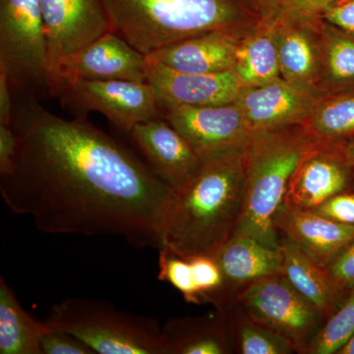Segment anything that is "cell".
Instances as JSON below:
<instances>
[{"mask_svg": "<svg viewBox=\"0 0 354 354\" xmlns=\"http://www.w3.org/2000/svg\"><path fill=\"white\" fill-rule=\"evenodd\" d=\"M227 310L228 330L232 348L242 354H290L295 353L290 342L251 318L236 302Z\"/></svg>", "mask_w": 354, "mask_h": 354, "instance_id": "obj_25", "label": "cell"}, {"mask_svg": "<svg viewBox=\"0 0 354 354\" xmlns=\"http://www.w3.org/2000/svg\"><path fill=\"white\" fill-rule=\"evenodd\" d=\"M337 0H283L277 12L264 22L272 26L314 24Z\"/></svg>", "mask_w": 354, "mask_h": 354, "instance_id": "obj_29", "label": "cell"}, {"mask_svg": "<svg viewBox=\"0 0 354 354\" xmlns=\"http://www.w3.org/2000/svg\"><path fill=\"white\" fill-rule=\"evenodd\" d=\"M162 116L202 158L243 148L252 136L236 102L208 106H174Z\"/></svg>", "mask_w": 354, "mask_h": 354, "instance_id": "obj_10", "label": "cell"}, {"mask_svg": "<svg viewBox=\"0 0 354 354\" xmlns=\"http://www.w3.org/2000/svg\"><path fill=\"white\" fill-rule=\"evenodd\" d=\"M113 32L143 55L212 32L243 38L263 17L252 0H104Z\"/></svg>", "mask_w": 354, "mask_h": 354, "instance_id": "obj_3", "label": "cell"}, {"mask_svg": "<svg viewBox=\"0 0 354 354\" xmlns=\"http://www.w3.org/2000/svg\"><path fill=\"white\" fill-rule=\"evenodd\" d=\"M50 330L78 337L99 354H167L162 328L153 318L127 313L102 300L67 298L44 319Z\"/></svg>", "mask_w": 354, "mask_h": 354, "instance_id": "obj_5", "label": "cell"}, {"mask_svg": "<svg viewBox=\"0 0 354 354\" xmlns=\"http://www.w3.org/2000/svg\"><path fill=\"white\" fill-rule=\"evenodd\" d=\"M167 354H228L234 353L227 310L216 307L199 317L171 319L162 327Z\"/></svg>", "mask_w": 354, "mask_h": 354, "instance_id": "obj_20", "label": "cell"}, {"mask_svg": "<svg viewBox=\"0 0 354 354\" xmlns=\"http://www.w3.org/2000/svg\"><path fill=\"white\" fill-rule=\"evenodd\" d=\"M48 46V81L60 62L113 32L104 0H39Z\"/></svg>", "mask_w": 354, "mask_h": 354, "instance_id": "obj_9", "label": "cell"}, {"mask_svg": "<svg viewBox=\"0 0 354 354\" xmlns=\"http://www.w3.org/2000/svg\"><path fill=\"white\" fill-rule=\"evenodd\" d=\"M12 167L0 193L46 234L113 235L136 249L162 246L171 187L85 118L65 120L32 97L14 104Z\"/></svg>", "mask_w": 354, "mask_h": 354, "instance_id": "obj_1", "label": "cell"}, {"mask_svg": "<svg viewBox=\"0 0 354 354\" xmlns=\"http://www.w3.org/2000/svg\"><path fill=\"white\" fill-rule=\"evenodd\" d=\"M320 99L281 78L259 87L242 88L235 102L254 134L304 124Z\"/></svg>", "mask_w": 354, "mask_h": 354, "instance_id": "obj_14", "label": "cell"}, {"mask_svg": "<svg viewBox=\"0 0 354 354\" xmlns=\"http://www.w3.org/2000/svg\"><path fill=\"white\" fill-rule=\"evenodd\" d=\"M317 141L304 125L252 134L244 147L243 207L234 234L279 246L274 218L285 201L293 172Z\"/></svg>", "mask_w": 354, "mask_h": 354, "instance_id": "obj_4", "label": "cell"}, {"mask_svg": "<svg viewBox=\"0 0 354 354\" xmlns=\"http://www.w3.org/2000/svg\"><path fill=\"white\" fill-rule=\"evenodd\" d=\"M146 59V82L155 93L160 111L174 106L230 104L243 88L232 70L218 74L184 73Z\"/></svg>", "mask_w": 354, "mask_h": 354, "instance_id": "obj_13", "label": "cell"}, {"mask_svg": "<svg viewBox=\"0 0 354 354\" xmlns=\"http://www.w3.org/2000/svg\"><path fill=\"white\" fill-rule=\"evenodd\" d=\"M149 169L169 187L189 178L203 158L162 116L140 123L129 133Z\"/></svg>", "mask_w": 354, "mask_h": 354, "instance_id": "obj_15", "label": "cell"}, {"mask_svg": "<svg viewBox=\"0 0 354 354\" xmlns=\"http://www.w3.org/2000/svg\"><path fill=\"white\" fill-rule=\"evenodd\" d=\"M314 211L337 223L354 225V192L346 191L335 195Z\"/></svg>", "mask_w": 354, "mask_h": 354, "instance_id": "obj_31", "label": "cell"}, {"mask_svg": "<svg viewBox=\"0 0 354 354\" xmlns=\"http://www.w3.org/2000/svg\"><path fill=\"white\" fill-rule=\"evenodd\" d=\"M353 189H354V176H353ZM353 192H354V190H353Z\"/></svg>", "mask_w": 354, "mask_h": 354, "instance_id": "obj_39", "label": "cell"}, {"mask_svg": "<svg viewBox=\"0 0 354 354\" xmlns=\"http://www.w3.org/2000/svg\"><path fill=\"white\" fill-rule=\"evenodd\" d=\"M321 97L354 93V38L322 20L319 24Z\"/></svg>", "mask_w": 354, "mask_h": 354, "instance_id": "obj_22", "label": "cell"}, {"mask_svg": "<svg viewBox=\"0 0 354 354\" xmlns=\"http://www.w3.org/2000/svg\"><path fill=\"white\" fill-rule=\"evenodd\" d=\"M274 227L281 239L295 243L324 268L354 241V225L337 223L314 209L283 205L274 218Z\"/></svg>", "mask_w": 354, "mask_h": 354, "instance_id": "obj_16", "label": "cell"}, {"mask_svg": "<svg viewBox=\"0 0 354 354\" xmlns=\"http://www.w3.org/2000/svg\"><path fill=\"white\" fill-rule=\"evenodd\" d=\"M314 138L344 142L354 138V93L321 97L304 123Z\"/></svg>", "mask_w": 354, "mask_h": 354, "instance_id": "obj_26", "label": "cell"}, {"mask_svg": "<svg viewBox=\"0 0 354 354\" xmlns=\"http://www.w3.org/2000/svg\"><path fill=\"white\" fill-rule=\"evenodd\" d=\"M283 278L313 305L324 320L329 317L348 295L335 283L327 268L317 264L295 243L281 239Z\"/></svg>", "mask_w": 354, "mask_h": 354, "instance_id": "obj_21", "label": "cell"}, {"mask_svg": "<svg viewBox=\"0 0 354 354\" xmlns=\"http://www.w3.org/2000/svg\"><path fill=\"white\" fill-rule=\"evenodd\" d=\"M337 354H354V333Z\"/></svg>", "mask_w": 354, "mask_h": 354, "instance_id": "obj_38", "label": "cell"}, {"mask_svg": "<svg viewBox=\"0 0 354 354\" xmlns=\"http://www.w3.org/2000/svg\"><path fill=\"white\" fill-rule=\"evenodd\" d=\"M323 19L354 38V0H337L326 10Z\"/></svg>", "mask_w": 354, "mask_h": 354, "instance_id": "obj_33", "label": "cell"}, {"mask_svg": "<svg viewBox=\"0 0 354 354\" xmlns=\"http://www.w3.org/2000/svg\"><path fill=\"white\" fill-rule=\"evenodd\" d=\"M16 146L17 141L11 123H0V176H6L12 167Z\"/></svg>", "mask_w": 354, "mask_h": 354, "instance_id": "obj_34", "label": "cell"}, {"mask_svg": "<svg viewBox=\"0 0 354 354\" xmlns=\"http://www.w3.org/2000/svg\"><path fill=\"white\" fill-rule=\"evenodd\" d=\"M342 148L348 165L354 169V138L342 142Z\"/></svg>", "mask_w": 354, "mask_h": 354, "instance_id": "obj_37", "label": "cell"}, {"mask_svg": "<svg viewBox=\"0 0 354 354\" xmlns=\"http://www.w3.org/2000/svg\"><path fill=\"white\" fill-rule=\"evenodd\" d=\"M239 39L227 32H207L158 48L146 57L184 73H223L234 67Z\"/></svg>", "mask_w": 354, "mask_h": 354, "instance_id": "obj_18", "label": "cell"}, {"mask_svg": "<svg viewBox=\"0 0 354 354\" xmlns=\"http://www.w3.org/2000/svg\"><path fill=\"white\" fill-rule=\"evenodd\" d=\"M320 22L281 26L267 23L274 30L276 37L281 78L318 97H320L318 92L320 71L318 28Z\"/></svg>", "mask_w": 354, "mask_h": 354, "instance_id": "obj_19", "label": "cell"}, {"mask_svg": "<svg viewBox=\"0 0 354 354\" xmlns=\"http://www.w3.org/2000/svg\"><path fill=\"white\" fill-rule=\"evenodd\" d=\"M213 256L225 278V307L234 301L242 288L266 277L281 274L283 267L279 246H268L245 235L234 234Z\"/></svg>", "mask_w": 354, "mask_h": 354, "instance_id": "obj_17", "label": "cell"}, {"mask_svg": "<svg viewBox=\"0 0 354 354\" xmlns=\"http://www.w3.org/2000/svg\"><path fill=\"white\" fill-rule=\"evenodd\" d=\"M43 354H95L85 342L68 333L50 330L41 342Z\"/></svg>", "mask_w": 354, "mask_h": 354, "instance_id": "obj_30", "label": "cell"}, {"mask_svg": "<svg viewBox=\"0 0 354 354\" xmlns=\"http://www.w3.org/2000/svg\"><path fill=\"white\" fill-rule=\"evenodd\" d=\"M145 55L113 32L65 57L48 81L51 88L64 81L127 80L146 82Z\"/></svg>", "mask_w": 354, "mask_h": 354, "instance_id": "obj_11", "label": "cell"}, {"mask_svg": "<svg viewBox=\"0 0 354 354\" xmlns=\"http://www.w3.org/2000/svg\"><path fill=\"white\" fill-rule=\"evenodd\" d=\"M244 179V147L203 158L189 178L171 188L160 248L185 258L213 256L239 225Z\"/></svg>", "mask_w": 354, "mask_h": 354, "instance_id": "obj_2", "label": "cell"}, {"mask_svg": "<svg viewBox=\"0 0 354 354\" xmlns=\"http://www.w3.org/2000/svg\"><path fill=\"white\" fill-rule=\"evenodd\" d=\"M353 176L354 169L344 156L342 142L318 140L293 172L283 205L316 209L330 197L348 191Z\"/></svg>", "mask_w": 354, "mask_h": 354, "instance_id": "obj_12", "label": "cell"}, {"mask_svg": "<svg viewBox=\"0 0 354 354\" xmlns=\"http://www.w3.org/2000/svg\"><path fill=\"white\" fill-rule=\"evenodd\" d=\"M327 269L342 290L348 292L354 288V241L330 262Z\"/></svg>", "mask_w": 354, "mask_h": 354, "instance_id": "obj_32", "label": "cell"}, {"mask_svg": "<svg viewBox=\"0 0 354 354\" xmlns=\"http://www.w3.org/2000/svg\"><path fill=\"white\" fill-rule=\"evenodd\" d=\"M234 301L254 320L286 339L297 353H306L310 341L324 322L318 310L281 274L244 286Z\"/></svg>", "mask_w": 354, "mask_h": 354, "instance_id": "obj_8", "label": "cell"}, {"mask_svg": "<svg viewBox=\"0 0 354 354\" xmlns=\"http://www.w3.org/2000/svg\"><path fill=\"white\" fill-rule=\"evenodd\" d=\"M0 68L14 93L50 95L48 46L39 0H0Z\"/></svg>", "mask_w": 354, "mask_h": 354, "instance_id": "obj_6", "label": "cell"}, {"mask_svg": "<svg viewBox=\"0 0 354 354\" xmlns=\"http://www.w3.org/2000/svg\"><path fill=\"white\" fill-rule=\"evenodd\" d=\"M50 95L57 97L77 118L97 111L127 134L137 124L162 116L155 93L147 82L64 81L51 88Z\"/></svg>", "mask_w": 354, "mask_h": 354, "instance_id": "obj_7", "label": "cell"}, {"mask_svg": "<svg viewBox=\"0 0 354 354\" xmlns=\"http://www.w3.org/2000/svg\"><path fill=\"white\" fill-rule=\"evenodd\" d=\"M158 279L176 288L187 304H203L188 258L177 255L165 247L158 249Z\"/></svg>", "mask_w": 354, "mask_h": 354, "instance_id": "obj_28", "label": "cell"}, {"mask_svg": "<svg viewBox=\"0 0 354 354\" xmlns=\"http://www.w3.org/2000/svg\"><path fill=\"white\" fill-rule=\"evenodd\" d=\"M232 71L242 88L259 87L281 79L274 30L267 23L239 39Z\"/></svg>", "mask_w": 354, "mask_h": 354, "instance_id": "obj_23", "label": "cell"}, {"mask_svg": "<svg viewBox=\"0 0 354 354\" xmlns=\"http://www.w3.org/2000/svg\"><path fill=\"white\" fill-rule=\"evenodd\" d=\"M354 333V288L324 320L305 354H337Z\"/></svg>", "mask_w": 354, "mask_h": 354, "instance_id": "obj_27", "label": "cell"}, {"mask_svg": "<svg viewBox=\"0 0 354 354\" xmlns=\"http://www.w3.org/2000/svg\"><path fill=\"white\" fill-rule=\"evenodd\" d=\"M257 7L263 21L269 20L277 12L283 0H252Z\"/></svg>", "mask_w": 354, "mask_h": 354, "instance_id": "obj_36", "label": "cell"}, {"mask_svg": "<svg viewBox=\"0 0 354 354\" xmlns=\"http://www.w3.org/2000/svg\"><path fill=\"white\" fill-rule=\"evenodd\" d=\"M30 315L3 277L0 278V353L43 354L41 342L50 330Z\"/></svg>", "mask_w": 354, "mask_h": 354, "instance_id": "obj_24", "label": "cell"}, {"mask_svg": "<svg viewBox=\"0 0 354 354\" xmlns=\"http://www.w3.org/2000/svg\"><path fill=\"white\" fill-rule=\"evenodd\" d=\"M13 90L8 76L0 68V123L10 124L14 111Z\"/></svg>", "mask_w": 354, "mask_h": 354, "instance_id": "obj_35", "label": "cell"}]
</instances>
